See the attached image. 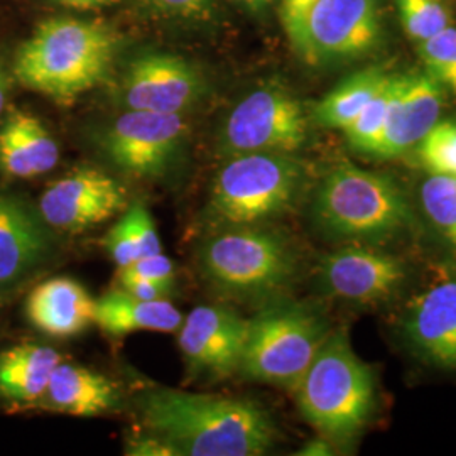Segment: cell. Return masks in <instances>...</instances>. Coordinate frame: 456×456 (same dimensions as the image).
Returning <instances> with one entry per match:
<instances>
[{"instance_id":"obj_1","label":"cell","mask_w":456,"mask_h":456,"mask_svg":"<svg viewBox=\"0 0 456 456\" xmlns=\"http://www.w3.org/2000/svg\"><path fill=\"white\" fill-rule=\"evenodd\" d=\"M139 412L176 456L265 455L276 441L269 412L248 399L159 387L139 397Z\"/></svg>"},{"instance_id":"obj_2","label":"cell","mask_w":456,"mask_h":456,"mask_svg":"<svg viewBox=\"0 0 456 456\" xmlns=\"http://www.w3.org/2000/svg\"><path fill=\"white\" fill-rule=\"evenodd\" d=\"M122 39L112 26L78 17L43 20L19 48L12 77L60 105L107 82Z\"/></svg>"},{"instance_id":"obj_3","label":"cell","mask_w":456,"mask_h":456,"mask_svg":"<svg viewBox=\"0 0 456 456\" xmlns=\"http://www.w3.org/2000/svg\"><path fill=\"white\" fill-rule=\"evenodd\" d=\"M294 395L303 418L316 431L326 438L350 440L374 411V372L343 331L330 333Z\"/></svg>"},{"instance_id":"obj_4","label":"cell","mask_w":456,"mask_h":456,"mask_svg":"<svg viewBox=\"0 0 456 456\" xmlns=\"http://www.w3.org/2000/svg\"><path fill=\"white\" fill-rule=\"evenodd\" d=\"M318 225L335 239L382 242L412 220L408 200L386 176L342 164L326 175L313 205Z\"/></svg>"},{"instance_id":"obj_5","label":"cell","mask_w":456,"mask_h":456,"mask_svg":"<svg viewBox=\"0 0 456 456\" xmlns=\"http://www.w3.org/2000/svg\"><path fill=\"white\" fill-rule=\"evenodd\" d=\"M303 180V166L293 154L232 156L213 181L210 218L220 227L257 225L289 210Z\"/></svg>"},{"instance_id":"obj_6","label":"cell","mask_w":456,"mask_h":456,"mask_svg":"<svg viewBox=\"0 0 456 456\" xmlns=\"http://www.w3.org/2000/svg\"><path fill=\"white\" fill-rule=\"evenodd\" d=\"M200 269L218 291L267 296L284 289L296 274V256L276 232L256 225L224 227L200 247Z\"/></svg>"},{"instance_id":"obj_7","label":"cell","mask_w":456,"mask_h":456,"mask_svg":"<svg viewBox=\"0 0 456 456\" xmlns=\"http://www.w3.org/2000/svg\"><path fill=\"white\" fill-rule=\"evenodd\" d=\"M328 335L323 316L306 306L265 310L248 322L240 372L294 392Z\"/></svg>"},{"instance_id":"obj_8","label":"cell","mask_w":456,"mask_h":456,"mask_svg":"<svg viewBox=\"0 0 456 456\" xmlns=\"http://www.w3.org/2000/svg\"><path fill=\"white\" fill-rule=\"evenodd\" d=\"M310 118L299 98L279 83L245 95L228 114L220 151L232 158L250 152L294 154L308 141Z\"/></svg>"},{"instance_id":"obj_9","label":"cell","mask_w":456,"mask_h":456,"mask_svg":"<svg viewBox=\"0 0 456 456\" xmlns=\"http://www.w3.org/2000/svg\"><path fill=\"white\" fill-rule=\"evenodd\" d=\"M188 134L183 114L127 110L102 135L105 156L134 178H161L180 156Z\"/></svg>"},{"instance_id":"obj_10","label":"cell","mask_w":456,"mask_h":456,"mask_svg":"<svg viewBox=\"0 0 456 456\" xmlns=\"http://www.w3.org/2000/svg\"><path fill=\"white\" fill-rule=\"evenodd\" d=\"M382 36V0H320L296 54L311 66L357 60Z\"/></svg>"},{"instance_id":"obj_11","label":"cell","mask_w":456,"mask_h":456,"mask_svg":"<svg viewBox=\"0 0 456 456\" xmlns=\"http://www.w3.org/2000/svg\"><path fill=\"white\" fill-rule=\"evenodd\" d=\"M205 94L201 71L169 53H144L134 58L118 86V97L127 110L156 114H184Z\"/></svg>"},{"instance_id":"obj_12","label":"cell","mask_w":456,"mask_h":456,"mask_svg":"<svg viewBox=\"0 0 456 456\" xmlns=\"http://www.w3.org/2000/svg\"><path fill=\"white\" fill-rule=\"evenodd\" d=\"M248 322L220 305L196 306L180 330L178 346L188 372L195 379L218 380L240 370Z\"/></svg>"},{"instance_id":"obj_13","label":"cell","mask_w":456,"mask_h":456,"mask_svg":"<svg viewBox=\"0 0 456 456\" xmlns=\"http://www.w3.org/2000/svg\"><path fill=\"white\" fill-rule=\"evenodd\" d=\"M127 207L126 188L103 171L77 169L46 186L37 212L53 230L80 233L98 227Z\"/></svg>"},{"instance_id":"obj_14","label":"cell","mask_w":456,"mask_h":456,"mask_svg":"<svg viewBox=\"0 0 456 456\" xmlns=\"http://www.w3.org/2000/svg\"><path fill=\"white\" fill-rule=\"evenodd\" d=\"M408 277L404 262L370 247H343L323 257L318 271L326 294L359 306L391 299Z\"/></svg>"},{"instance_id":"obj_15","label":"cell","mask_w":456,"mask_h":456,"mask_svg":"<svg viewBox=\"0 0 456 456\" xmlns=\"http://www.w3.org/2000/svg\"><path fill=\"white\" fill-rule=\"evenodd\" d=\"M444 88L428 71L392 73L386 126L375 158H397L418 146L440 120Z\"/></svg>"},{"instance_id":"obj_16","label":"cell","mask_w":456,"mask_h":456,"mask_svg":"<svg viewBox=\"0 0 456 456\" xmlns=\"http://www.w3.org/2000/svg\"><path fill=\"white\" fill-rule=\"evenodd\" d=\"M403 331L421 359L456 370V276L441 277L411 301Z\"/></svg>"},{"instance_id":"obj_17","label":"cell","mask_w":456,"mask_h":456,"mask_svg":"<svg viewBox=\"0 0 456 456\" xmlns=\"http://www.w3.org/2000/svg\"><path fill=\"white\" fill-rule=\"evenodd\" d=\"M54 248L39 212L16 196L0 195V284H12L48 262Z\"/></svg>"},{"instance_id":"obj_18","label":"cell","mask_w":456,"mask_h":456,"mask_svg":"<svg viewBox=\"0 0 456 456\" xmlns=\"http://www.w3.org/2000/svg\"><path fill=\"white\" fill-rule=\"evenodd\" d=\"M97 299L73 277H53L37 284L26 299L31 325L53 338H71L95 323Z\"/></svg>"},{"instance_id":"obj_19","label":"cell","mask_w":456,"mask_h":456,"mask_svg":"<svg viewBox=\"0 0 456 456\" xmlns=\"http://www.w3.org/2000/svg\"><path fill=\"white\" fill-rule=\"evenodd\" d=\"M60 161V146L31 112L11 109L0 120V171L11 178L43 176Z\"/></svg>"},{"instance_id":"obj_20","label":"cell","mask_w":456,"mask_h":456,"mask_svg":"<svg viewBox=\"0 0 456 456\" xmlns=\"http://www.w3.org/2000/svg\"><path fill=\"white\" fill-rule=\"evenodd\" d=\"M48 411L78 418H94L117 411L120 394L105 375L75 363H58L49 379L48 389L39 399Z\"/></svg>"},{"instance_id":"obj_21","label":"cell","mask_w":456,"mask_h":456,"mask_svg":"<svg viewBox=\"0 0 456 456\" xmlns=\"http://www.w3.org/2000/svg\"><path fill=\"white\" fill-rule=\"evenodd\" d=\"M184 314L167 299H141L124 289H115L97 299L95 325L112 337L135 331L175 333Z\"/></svg>"},{"instance_id":"obj_22","label":"cell","mask_w":456,"mask_h":456,"mask_svg":"<svg viewBox=\"0 0 456 456\" xmlns=\"http://www.w3.org/2000/svg\"><path fill=\"white\" fill-rule=\"evenodd\" d=\"M58 350L22 343L0 354V395L17 404L37 403L61 362Z\"/></svg>"},{"instance_id":"obj_23","label":"cell","mask_w":456,"mask_h":456,"mask_svg":"<svg viewBox=\"0 0 456 456\" xmlns=\"http://www.w3.org/2000/svg\"><path fill=\"white\" fill-rule=\"evenodd\" d=\"M387 77L389 71L382 68H367L346 77L314 105V122L325 129L343 131L372 100Z\"/></svg>"},{"instance_id":"obj_24","label":"cell","mask_w":456,"mask_h":456,"mask_svg":"<svg viewBox=\"0 0 456 456\" xmlns=\"http://www.w3.org/2000/svg\"><path fill=\"white\" fill-rule=\"evenodd\" d=\"M419 196L429 222L456 248V176L429 175Z\"/></svg>"},{"instance_id":"obj_25","label":"cell","mask_w":456,"mask_h":456,"mask_svg":"<svg viewBox=\"0 0 456 456\" xmlns=\"http://www.w3.org/2000/svg\"><path fill=\"white\" fill-rule=\"evenodd\" d=\"M395 5L404 33L418 45L452 26V12L443 0H395Z\"/></svg>"},{"instance_id":"obj_26","label":"cell","mask_w":456,"mask_h":456,"mask_svg":"<svg viewBox=\"0 0 456 456\" xmlns=\"http://www.w3.org/2000/svg\"><path fill=\"white\" fill-rule=\"evenodd\" d=\"M391 78L389 73L387 80L380 86V90L375 94L372 100L363 107L360 112L345 129V135L350 142V146L357 149L363 154H374L375 147L380 141V135L386 126V117L389 109V98H391Z\"/></svg>"},{"instance_id":"obj_27","label":"cell","mask_w":456,"mask_h":456,"mask_svg":"<svg viewBox=\"0 0 456 456\" xmlns=\"http://www.w3.org/2000/svg\"><path fill=\"white\" fill-rule=\"evenodd\" d=\"M424 71H428L443 88L456 95V28L450 26L443 33L418 45Z\"/></svg>"},{"instance_id":"obj_28","label":"cell","mask_w":456,"mask_h":456,"mask_svg":"<svg viewBox=\"0 0 456 456\" xmlns=\"http://www.w3.org/2000/svg\"><path fill=\"white\" fill-rule=\"evenodd\" d=\"M419 158L429 175L456 176V124L438 120L418 144Z\"/></svg>"},{"instance_id":"obj_29","label":"cell","mask_w":456,"mask_h":456,"mask_svg":"<svg viewBox=\"0 0 456 456\" xmlns=\"http://www.w3.org/2000/svg\"><path fill=\"white\" fill-rule=\"evenodd\" d=\"M147 14L190 24H208L216 16V0H137Z\"/></svg>"},{"instance_id":"obj_30","label":"cell","mask_w":456,"mask_h":456,"mask_svg":"<svg viewBox=\"0 0 456 456\" xmlns=\"http://www.w3.org/2000/svg\"><path fill=\"white\" fill-rule=\"evenodd\" d=\"M124 216L129 222L141 257L156 256L163 252V244L158 228L154 225V218L142 201H134L131 208H127V212L124 213Z\"/></svg>"},{"instance_id":"obj_31","label":"cell","mask_w":456,"mask_h":456,"mask_svg":"<svg viewBox=\"0 0 456 456\" xmlns=\"http://www.w3.org/2000/svg\"><path fill=\"white\" fill-rule=\"evenodd\" d=\"M318 2L320 0H279V20L294 53L303 43L306 20Z\"/></svg>"},{"instance_id":"obj_32","label":"cell","mask_w":456,"mask_h":456,"mask_svg":"<svg viewBox=\"0 0 456 456\" xmlns=\"http://www.w3.org/2000/svg\"><path fill=\"white\" fill-rule=\"evenodd\" d=\"M103 247L109 252L110 259L120 267L132 265L137 259H141L139 248L134 240L131 227L127 218L122 215V218L110 228L103 239Z\"/></svg>"},{"instance_id":"obj_33","label":"cell","mask_w":456,"mask_h":456,"mask_svg":"<svg viewBox=\"0 0 456 456\" xmlns=\"http://www.w3.org/2000/svg\"><path fill=\"white\" fill-rule=\"evenodd\" d=\"M134 271H137L139 274L146 276L147 279L154 281L158 286H161L164 291H171L175 288V281H176V269L173 261L161 254L156 256H147V257H141L134 262L132 265Z\"/></svg>"},{"instance_id":"obj_34","label":"cell","mask_w":456,"mask_h":456,"mask_svg":"<svg viewBox=\"0 0 456 456\" xmlns=\"http://www.w3.org/2000/svg\"><path fill=\"white\" fill-rule=\"evenodd\" d=\"M118 282L120 288L127 293L141 299H163L167 291H164L161 286H158L154 281L139 274L132 267H120L118 269Z\"/></svg>"},{"instance_id":"obj_35","label":"cell","mask_w":456,"mask_h":456,"mask_svg":"<svg viewBox=\"0 0 456 456\" xmlns=\"http://www.w3.org/2000/svg\"><path fill=\"white\" fill-rule=\"evenodd\" d=\"M127 453L137 456H176L175 450L166 441L149 431L144 436L139 435L129 441Z\"/></svg>"},{"instance_id":"obj_36","label":"cell","mask_w":456,"mask_h":456,"mask_svg":"<svg viewBox=\"0 0 456 456\" xmlns=\"http://www.w3.org/2000/svg\"><path fill=\"white\" fill-rule=\"evenodd\" d=\"M49 4L63 7L68 11H77V12H90V11H100L107 9L110 5L118 4L120 0H48Z\"/></svg>"},{"instance_id":"obj_37","label":"cell","mask_w":456,"mask_h":456,"mask_svg":"<svg viewBox=\"0 0 456 456\" xmlns=\"http://www.w3.org/2000/svg\"><path fill=\"white\" fill-rule=\"evenodd\" d=\"M297 455L303 456H326L333 455L331 446L325 440H313L306 443L301 452H297Z\"/></svg>"},{"instance_id":"obj_38","label":"cell","mask_w":456,"mask_h":456,"mask_svg":"<svg viewBox=\"0 0 456 456\" xmlns=\"http://www.w3.org/2000/svg\"><path fill=\"white\" fill-rule=\"evenodd\" d=\"M9 90H11V77H9L7 69H5V66L0 63V120H2L4 110H5Z\"/></svg>"},{"instance_id":"obj_39","label":"cell","mask_w":456,"mask_h":456,"mask_svg":"<svg viewBox=\"0 0 456 456\" xmlns=\"http://www.w3.org/2000/svg\"><path fill=\"white\" fill-rule=\"evenodd\" d=\"M232 2L244 7L245 11H248V12H261V11H265L269 5H273L276 0H232Z\"/></svg>"}]
</instances>
